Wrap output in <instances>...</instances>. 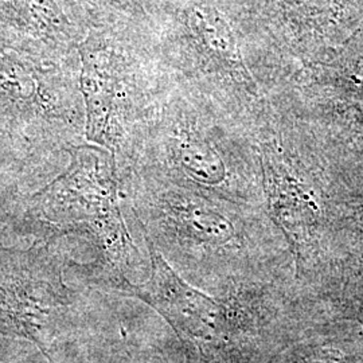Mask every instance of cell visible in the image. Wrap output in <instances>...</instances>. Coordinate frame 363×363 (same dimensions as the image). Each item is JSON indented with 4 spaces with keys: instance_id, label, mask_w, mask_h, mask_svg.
I'll return each mask as SVG.
<instances>
[{
    "instance_id": "cell-2",
    "label": "cell",
    "mask_w": 363,
    "mask_h": 363,
    "mask_svg": "<svg viewBox=\"0 0 363 363\" xmlns=\"http://www.w3.org/2000/svg\"><path fill=\"white\" fill-rule=\"evenodd\" d=\"M38 78L19 61L0 57V99L13 103H38L43 99L37 85Z\"/></svg>"
},
{
    "instance_id": "cell-1",
    "label": "cell",
    "mask_w": 363,
    "mask_h": 363,
    "mask_svg": "<svg viewBox=\"0 0 363 363\" xmlns=\"http://www.w3.org/2000/svg\"><path fill=\"white\" fill-rule=\"evenodd\" d=\"M81 88L86 105V138L105 147L116 143L121 117V81L115 52L99 37L79 48Z\"/></svg>"
}]
</instances>
